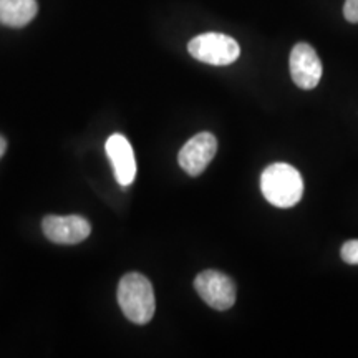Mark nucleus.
Listing matches in <instances>:
<instances>
[{"instance_id": "1", "label": "nucleus", "mask_w": 358, "mask_h": 358, "mask_svg": "<svg viewBox=\"0 0 358 358\" xmlns=\"http://www.w3.org/2000/svg\"><path fill=\"white\" fill-rule=\"evenodd\" d=\"M261 191L275 208H292L303 196L302 174L287 163H274L261 174Z\"/></svg>"}, {"instance_id": "2", "label": "nucleus", "mask_w": 358, "mask_h": 358, "mask_svg": "<svg viewBox=\"0 0 358 358\" xmlns=\"http://www.w3.org/2000/svg\"><path fill=\"white\" fill-rule=\"evenodd\" d=\"M118 303L129 322L138 325L148 324L156 310L153 285L143 274L129 272L120 280Z\"/></svg>"}, {"instance_id": "3", "label": "nucleus", "mask_w": 358, "mask_h": 358, "mask_svg": "<svg viewBox=\"0 0 358 358\" xmlns=\"http://www.w3.org/2000/svg\"><path fill=\"white\" fill-rule=\"evenodd\" d=\"M191 57L208 65H231L239 58L241 47L234 38L224 34H201L187 45Z\"/></svg>"}, {"instance_id": "4", "label": "nucleus", "mask_w": 358, "mask_h": 358, "mask_svg": "<svg viewBox=\"0 0 358 358\" xmlns=\"http://www.w3.org/2000/svg\"><path fill=\"white\" fill-rule=\"evenodd\" d=\"M194 289L209 307L227 310L236 302V284L229 275L219 271H203L196 277Z\"/></svg>"}, {"instance_id": "5", "label": "nucleus", "mask_w": 358, "mask_h": 358, "mask_svg": "<svg viewBox=\"0 0 358 358\" xmlns=\"http://www.w3.org/2000/svg\"><path fill=\"white\" fill-rule=\"evenodd\" d=\"M217 151V140L213 133H199L192 136L178 155L179 166L189 174V176H199L208 168Z\"/></svg>"}, {"instance_id": "6", "label": "nucleus", "mask_w": 358, "mask_h": 358, "mask_svg": "<svg viewBox=\"0 0 358 358\" xmlns=\"http://www.w3.org/2000/svg\"><path fill=\"white\" fill-rule=\"evenodd\" d=\"M290 75L294 83L302 90H312L322 78V62L317 52L308 43H297L289 58Z\"/></svg>"}, {"instance_id": "7", "label": "nucleus", "mask_w": 358, "mask_h": 358, "mask_svg": "<svg viewBox=\"0 0 358 358\" xmlns=\"http://www.w3.org/2000/svg\"><path fill=\"white\" fill-rule=\"evenodd\" d=\"M43 234L55 244H78L87 239L92 226L82 216H47L42 222Z\"/></svg>"}, {"instance_id": "8", "label": "nucleus", "mask_w": 358, "mask_h": 358, "mask_svg": "<svg viewBox=\"0 0 358 358\" xmlns=\"http://www.w3.org/2000/svg\"><path fill=\"white\" fill-rule=\"evenodd\" d=\"M106 155L113 166L116 181L122 186H129L136 176V159H134L133 146L127 136L115 133L106 140Z\"/></svg>"}, {"instance_id": "9", "label": "nucleus", "mask_w": 358, "mask_h": 358, "mask_svg": "<svg viewBox=\"0 0 358 358\" xmlns=\"http://www.w3.org/2000/svg\"><path fill=\"white\" fill-rule=\"evenodd\" d=\"M37 0H0V24L20 29L37 15Z\"/></svg>"}, {"instance_id": "10", "label": "nucleus", "mask_w": 358, "mask_h": 358, "mask_svg": "<svg viewBox=\"0 0 358 358\" xmlns=\"http://www.w3.org/2000/svg\"><path fill=\"white\" fill-rule=\"evenodd\" d=\"M340 256H342L343 262L352 264V266H358V239L347 241L345 244L340 249Z\"/></svg>"}, {"instance_id": "11", "label": "nucleus", "mask_w": 358, "mask_h": 358, "mask_svg": "<svg viewBox=\"0 0 358 358\" xmlns=\"http://www.w3.org/2000/svg\"><path fill=\"white\" fill-rule=\"evenodd\" d=\"M343 17L350 24H358V0H345V3H343Z\"/></svg>"}, {"instance_id": "12", "label": "nucleus", "mask_w": 358, "mask_h": 358, "mask_svg": "<svg viewBox=\"0 0 358 358\" xmlns=\"http://www.w3.org/2000/svg\"><path fill=\"white\" fill-rule=\"evenodd\" d=\"M6 151H7V141H6V138L0 136V158L6 155Z\"/></svg>"}]
</instances>
